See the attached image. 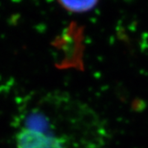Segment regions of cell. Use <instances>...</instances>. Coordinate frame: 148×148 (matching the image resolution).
<instances>
[{"instance_id":"cell-1","label":"cell","mask_w":148,"mask_h":148,"mask_svg":"<svg viewBox=\"0 0 148 148\" xmlns=\"http://www.w3.org/2000/svg\"><path fill=\"white\" fill-rule=\"evenodd\" d=\"M60 102L42 100L20 115L16 133L17 148H79V130L71 122L76 117L67 118Z\"/></svg>"},{"instance_id":"cell-2","label":"cell","mask_w":148,"mask_h":148,"mask_svg":"<svg viewBox=\"0 0 148 148\" xmlns=\"http://www.w3.org/2000/svg\"><path fill=\"white\" fill-rule=\"evenodd\" d=\"M61 5L69 11L83 13L92 9L97 3L94 1H64L61 2Z\"/></svg>"}]
</instances>
